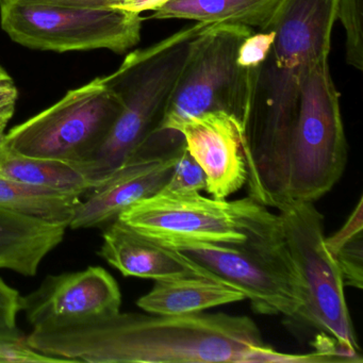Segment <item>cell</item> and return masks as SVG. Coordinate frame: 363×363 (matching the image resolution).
Here are the masks:
<instances>
[{"instance_id": "6da1fadb", "label": "cell", "mask_w": 363, "mask_h": 363, "mask_svg": "<svg viewBox=\"0 0 363 363\" xmlns=\"http://www.w3.org/2000/svg\"><path fill=\"white\" fill-rule=\"evenodd\" d=\"M33 350L63 362L248 363L264 345L256 323L226 313L160 315L118 312L69 324L35 327Z\"/></svg>"}, {"instance_id": "7a4b0ae2", "label": "cell", "mask_w": 363, "mask_h": 363, "mask_svg": "<svg viewBox=\"0 0 363 363\" xmlns=\"http://www.w3.org/2000/svg\"><path fill=\"white\" fill-rule=\"evenodd\" d=\"M207 26L197 23L150 48L135 50L116 72L103 77L120 97L123 110L105 141L84 162L86 174L97 186L126 164L140 146L159 130L193 39Z\"/></svg>"}, {"instance_id": "3957f363", "label": "cell", "mask_w": 363, "mask_h": 363, "mask_svg": "<svg viewBox=\"0 0 363 363\" xmlns=\"http://www.w3.org/2000/svg\"><path fill=\"white\" fill-rule=\"evenodd\" d=\"M118 220L163 246L184 242L241 244L282 230L279 214L252 197L228 201L196 191L158 193L133 203Z\"/></svg>"}, {"instance_id": "277c9868", "label": "cell", "mask_w": 363, "mask_h": 363, "mask_svg": "<svg viewBox=\"0 0 363 363\" xmlns=\"http://www.w3.org/2000/svg\"><path fill=\"white\" fill-rule=\"evenodd\" d=\"M254 33L241 25L216 24L193 39L159 130H175L184 121L208 112H224L244 127L259 69L238 65V54Z\"/></svg>"}, {"instance_id": "5b68a950", "label": "cell", "mask_w": 363, "mask_h": 363, "mask_svg": "<svg viewBox=\"0 0 363 363\" xmlns=\"http://www.w3.org/2000/svg\"><path fill=\"white\" fill-rule=\"evenodd\" d=\"M239 290L258 313L301 320L303 291L284 231L241 244L184 242L165 246Z\"/></svg>"}, {"instance_id": "8992f818", "label": "cell", "mask_w": 363, "mask_h": 363, "mask_svg": "<svg viewBox=\"0 0 363 363\" xmlns=\"http://www.w3.org/2000/svg\"><path fill=\"white\" fill-rule=\"evenodd\" d=\"M346 161L340 94L328 59H323L309 69L301 88L289 152V199L314 203L339 182Z\"/></svg>"}, {"instance_id": "52a82bcc", "label": "cell", "mask_w": 363, "mask_h": 363, "mask_svg": "<svg viewBox=\"0 0 363 363\" xmlns=\"http://www.w3.org/2000/svg\"><path fill=\"white\" fill-rule=\"evenodd\" d=\"M278 210L303 291L301 320L333 337L354 362H362L346 303L345 284L325 245L322 214L312 201H289Z\"/></svg>"}, {"instance_id": "ba28073f", "label": "cell", "mask_w": 363, "mask_h": 363, "mask_svg": "<svg viewBox=\"0 0 363 363\" xmlns=\"http://www.w3.org/2000/svg\"><path fill=\"white\" fill-rule=\"evenodd\" d=\"M123 110L120 97L95 78L13 127L1 145L25 156L69 162L90 160Z\"/></svg>"}, {"instance_id": "9c48e42d", "label": "cell", "mask_w": 363, "mask_h": 363, "mask_svg": "<svg viewBox=\"0 0 363 363\" xmlns=\"http://www.w3.org/2000/svg\"><path fill=\"white\" fill-rule=\"evenodd\" d=\"M140 14L113 8L80 9L0 1V26L10 39L30 50L123 54L141 40Z\"/></svg>"}, {"instance_id": "30bf717a", "label": "cell", "mask_w": 363, "mask_h": 363, "mask_svg": "<svg viewBox=\"0 0 363 363\" xmlns=\"http://www.w3.org/2000/svg\"><path fill=\"white\" fill-rule=\"evenodd\" d=\"M121 307L118 281L101 267L48 276L22 297V311L33 328L105 318L120 312Z\"/></svg>"}, {"instance_id": "8fae6325", "label": "cell", "mask_w": 363, "mask_h": 363, "mask_svg": "<svg viewBox=\"0 0 363 363\" xmlns=\"http://www.w3.org/2000/svg\"><path fill=\"white\" fill-rule=\"evenodd\" d=\"M189 152L205 172L206 191L214 199H227L247 179L243 127L224 112H208L184 121L175 129Z\"/></svg>"}, {"instance_id": "7c38bea8", "label": "cell", "mask_w": 363, "mask_h": 363, "mask_svg": "<svg viewBox=\"0 0 363 363\" xmlns=\"http://www.w3.org/2000/svg\"><path fill=\"white\" fill-rule=\"evenodd\" d=\"M180 147L164 158L129 161L114 171L86 193L84 201L82 199L69 228L80 230L110 224L133 203L158 193L173 173Z\"/></svg>"}, {"instance_id": "4fadbf2b", "label": "cell", "mask_w": 363, "mask_h": 363, "mask_svg": "<svg viewBox=\"0 0 363 363\" xmlns=\"http://www.w3.org/2000/svg\"><path fill=\"white\" fill-rule=\"evenodd\" d=\"M99 255L126 277L157 281L199 276L216 280L196 263L140 235L118 218L104 230Z\"/></svg>"}, {"instance_id": "5bb4252c", "label": "cell", "mask_w": 363, "mask_h": 363, "mask_svg": "<svg viewBox=\"0 0 363 363\" xmlns=\"http://www.w3.org/2000/svg\"><path fill=\"white\" fill-rule=\"evenodd\" d=\"M69 227L0 209V269L35 276Z\"/></svg>"}, {"instance_id": "9a60e30c", "label": "cell", "mask_w": 363, "mask_h": 363, "mask_svg": "<svg viewBox=\"0 0 363 363\" xmlns=\"http://www.w3.org/2000/svg\"><path fill=\"white\" fill-rule=\"evenodd\" d=\"M245 299L233 286L208 278L190 276L157 280L150 292L138 299L140 309L160 315L201 313L218 306Z\"/></svg>"}, {"instance_id": "2e32d148", "label": "cell", "mask_w": 363, "mask_h": 363, "mask_svg": "<svg viewBox=\"0 0 363 363\" xmlns=\"http://www.w3.org/2000/svg\"><path fill=\"white\" fill-rule=\"evenodd\" d=\"M281 0H169L148 18L241 25L264 30Z\"/></svg>"}, {"instance_id": "e0dca14e", "label": "cell", "mask_w": 363, "mask_h": 363, "mask_svg": "<svg viewBox=\"0 0 363 363\" xmlns=\"http://www.w3.org/2000/svg\"><path fill=\"white\" fill-rule=\"evenodd\" d=\"M0 175L33 186L79 193L84 196L97 184L82 162L25 156L0 145Z\"/></svg>"}, {"instance_id": "ac0fdd59", "label": "cell", "mask_w": 363, "mask_h": 363, "mask_svg": "<svg viewBox=\"0 0 363 363\" xmlns=\"http://www.w3.org/2000/svg\"><path fill=\"white\" fill-rule=\"evenodd\" d=\"M79 193L33 186L0 175V209L69 227Z\"/></svg>"}, {"instance_id": "d6986e66", "label": "cell", "mask_w": 363, "mask_h": 363, "mask_svg": "<svg viewBox=\"0 0 363 363\" xmlns=\"http://www.w3.org/2000/svg\"><path fill=\"white\" fill-rule=\"evenodd\" d=\"M362 205L360 196L343 226L330 237H325V245L341 272L344 284L359 290L363 286Z\"/></svg>"}, {"instance_id": "ffe728a7", "label": "cell", "mask_w": 363, "mask_h": 363, "mask_svg": "<svg viewBox=\"0 0 363 363\" xmlns=\"http://www.w3.org/2000/svg\"><path fill=\"white\" fill-rule=\"evenodd\" d=\"M337 21L345 33L346 63L362 71V0H337Z\"/></svg>"}, {"instance_id": "44dd1931", "label": "cell", "mask_w": 363, "mask_h": 363, "mask_svg": "<svg viewBox=\"0 0 363 363\" xmlns=\"http://www.w3.org/2000/svg\"><path fill=\"white\" fill-rule=\"evenodd\" d=\"M206 186L207 180L205 172L189 152L184 143L178 152L173 173L162 189L173 192H201L206 190Z\"/></svg>"}, {"instance_id": "7402d4cb", "label": "cell", "mask_w": 363, "mask_h": 363, "mask_svg": "<svg viewBox=\"0 0 363 363\" xmlns=\"http://www.w3.org/2000/svg\"><path fill=\"white\" fill-rule=\"evenodd\" d=\"M52 362L63 361L33 350L27 343V335L20 329L0 331V363Z\"/></svg>"}, {"instance_id": "603a6c76", "label": "cell", "mask_w": 363, "mask_h": 363, "mask_svg": "<svg viewBox=\"0 0 363 363\" xmlns=\"http://www.w3.org/2000/svg\"><path fill=\"white\" fill-rule=\"evenodd\" d=\"M275 39L273 30L255 31L248 35L239 48L238 65L248 69H259L271 52Z\"/></svg>"}, {"instance_id": "cb8c5ba5", "label": "cell", "mask_w": 363, "mask_h": 363, "mask_svg": "<svg viewBox=\"0 0 363 363\" xmlns=\"http://www.w3.org/2000/svg\"><path fill=\"white\" fill-rule=\"evenodd\" d=\"M22 295L0 278V331H13L18 328L16 320L22 312Z\"/></svg>"}, {"instance_id": "d4e9b609", "label": "cell", "mask_w": 363, "mask_h": 363, "mask_svg": "<svg viewBox=\"0 0 363 363\" xmlns=\"http://www.w3.org/2000/svg\"><path fill=\"white\" fill-rule=\"evenodd\" d=\"M18 90L14 82L0 84V145L4 142L6 129L16 112Z\"/></svg>"}, {"instance_id": "484cf974", "label": "cell", "mask_w": 363, "mask_h": 363, "mask_svg": "<svg viewBox=\"0 0 363 363\" xmlns=\"http://www.w3.org/2000/svg\"><path fill=\"white\" fill-rule=\"evenodd\" d=\"M13 1L29 4V5L80 8V9H103V8H110L109 0H13Z\"/></svg>"}, {"instance_id": "4316f807", "label": "cell", "mask_w": 363, "mask_h": 363, "mask_svg": "<svg viewBox=\"0 0 363 363\" xmlns=\"http://www.w3.org/2000/svg\"><path fill=\"white\" fill-rule=\"evenodd\" d=\"M167 1L169 0H109V7L141 16L142 12L156 11Z\"/></svg>"}, {"instance_id": "83f0119b", "label": "cell", "mask_w": 363, "mask_h": 363, "mask_svg": "<svg viewBox=\"0 0 363 363\" xmlns=\"http://www.w3.org/2000/svg\"><path fill=\"white\" fill-rule=\"evenodd\" d=\"M13 82L11 76L4 69L3 67H0V84H7V82Z\"/></svg>"}]
</instances>
